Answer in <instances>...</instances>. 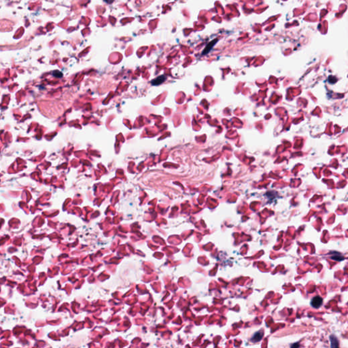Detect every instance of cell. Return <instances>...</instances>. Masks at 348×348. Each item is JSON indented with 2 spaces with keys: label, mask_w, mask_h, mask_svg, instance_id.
Here are the masks:
<instances>
[{
  "label": "cell",
  "mask_w": 348,
  "mask_h": 348,
  "mask_svg": "<svg viewBox=\"0 0 348 348\" xmlns=\"http://www.w3.org/2000/svg\"><path fill=\"white\" fill-rule=\"evenodd\" d=\"M322 303H323V299L320 296H316L313 297V299L311 300V307H313V308L315 309L320 308V307L322 306Z\"/></svg>",
  "instance_id": "6da1fadb"
},
{
  "label": "cell",
  "mask_w": 348,
  "mask_h": 348,
  "mask_svg": "<svg viewBox=\"0 0 348 348\" xmlns=\"http://www.w3.org/2000/svg\"><path fill=\"white\" fill-rule=\"evenodd\" d=\"M166 78L164 76V75H161V76H159L157 77V78H155L153 80L151 81V84H152V85H159V84H162V82H163L165 80Z\"/></svg>",
  "instance_id": "7a4b0ae2"
},
{
  "label": "cell",
  "mask_w": 348,
  "mask_h": 348,
  "mask_svg": "<svg viewBox=\"0 0 348 348\" xmlns=\"http://www.w3.org/2000/svg\"><path fill=\"white\" fill-rule=\"evenodd\" d=\"M217 41H218V40H217V39H216V40H212L211 42H210L209 44H208L207 45V46H206L204 50H203V51L202 54H207L208 52H209L210 51V50H212L213 46H214L215 44H216V43Z\"/></svg>",
  "instance_id": "3957f363"
},
{
  "label": "cell",
  "mask_w": 348,
  "mask_h": 348,
  "mask_svg": "<svg viewBox=\"0 0 348 348\" xmlns=\"http://www.w3.org/2000/svg\"><path fill=\"white\" fill-rule=\"evenodd\" d=\"M262 336H263V333L262 332H257V333H256L254 335L252 336V337L251 339V341L252 342H258L259 341L261 340V339L262 338Z\"/></svg>",
  "instance_id": "277c9868"
},
{
  "label": "cell",
  "mask_w": 348,
  "mask_h": 348,
  "mask_svg": "<svg viewBox=\"0 0 348 348\" xmlns=\"http://www.w3.org/2000/svg\"><path fill=\"white\" fill-rule=\"evenodd\" d=\"M330 340H331V347H339L338 339L335 336L331 335V337H330Z\"/></svg>",
  "instance_id": "5b68a950"
},
{
  "label": "cell",
  "mask_w": 348,
  "mask_h": 348,
  "mask_svg": "<svg viewBox=\"0 0 348 348\" xmlns=\"http://www.w3.org/2000/svg\"><path fill=\"white\" fill-rule=\"evenodd\" d=\"M299 345H298V344H297V345H291V347H298Z\"/></svg>",
  "instance_id": "8992f818"
}]
</instances>
